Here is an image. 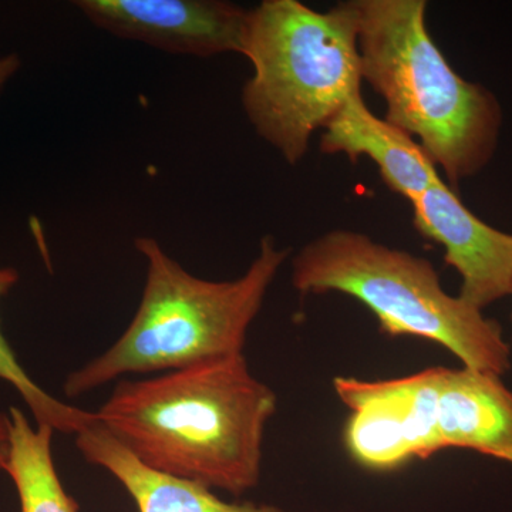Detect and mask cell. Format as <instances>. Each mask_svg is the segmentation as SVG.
Here are the masks:
<instances>
[{
  "label": "cell",
  "instance_id": "obj_7",
  "mask_svg": "<svg viewBox=\"0 0 512 512\" xmlns=\"http://www.w3.org/2000/svg\"><path fill=\"white\" fill-rule=\"evenodd\" d=\"M84 16L111 35L178 55H244L251 9L221 0H80Z\"/></svg>",
  "mask_w": 512,
  "mask_h": 512
},
{
  "label": "cell",
  "instance_id": "obj_9",
  "mask_svg": "<svg viewBox=\"0 0 512 512\" xmlns=\"http://www.w3.org/2000/svg\"><path fill=\"white\" fill-rule=\"evenodd\" d=\"M323 130V154H343L353 164L360 157L370 158L384 185L409 202L441 177L429 154L412 136L370 111L362 90L350 94Z\"/></svg>",
  "mask_w": 512,
  "mask_h": 512
},
{
  "label": "cell",
  "instance_id": "obj_8",
  "mask_svg": "<svg viewBox=\"0 0 512 512\" xmlns=\"http://www.w3.org/2000/svg\"><path fill=\"white\" fill-rule=\"evenodd\" d=\"M410 205L414 227L444 248V261L461 276L463 301L483 311L511 296L512 234L480 220L441 177Z\"/></svg>",
  "mask_w": 512,
  "mask_h": 512
},
{
  "label": "cell",
  "instance_id": "obj_3",
  "mask_svg": "<svg viewBox=\"0 0 512 512\" xmlns=\"http://www.w3.org/2000/svg\"><path fill=\"white\" fill-rule=\"evenodd\" d=\"M136 249L147 262L136 315L109 350L70 373L64 383L69 397L130 373L173 372L242 355L248 330L289 256L266 235L241 278L214 282L188 274L156 239L137 238Z\"/></svg>",
  "mask_w": 512,
  "mask_h": 512
},
{
  "label": "cell",
  "instance_id": "obj_14",
  "mask_svg": "<svg viewBox=\"0 0 512 512\" xmlns=\"http://www.w3.org/2000/svg\"><path fill=\"white\" fill-rule=\"evenodd\" d=\"M20 66H22V60L16 53L0 57V93L19 72Z\"/></svg>",
  "mask_w": 512,
  "mask_h": 512
},
{
  "label": "cell",
  "instance_id": "obj_2",
  "mask_svg": "<svg viewBox=\"0 0 512 512\" xmlns=\"http://www.w3.org/2000/svg\"><path fill=\"white\" fill-rule=\"evenodd\" d=\"M362 82L386 103L384 120L412 136L451 188L497 153L503 106L468 82L431 39L426 0H355Z\"/></svg>",
  "mask_w": 512,
  "mask_h": 512
},
{
  "label": "cell",
  "instance_id": "obj_6",
  "mask_svg": "<svg viewBox=\"0 0 512 512\" xmlns=\"http://www.w3.org/2000/svg\"><path fill=\"white\" fill-rule=\"evenodd\" d=\"M441 367L400 379L365 382L336 377L335 392L349 407L345 441L350 456L372 470H392L410 458L441 450L437 402Z\"/></svg>",
  "mask_w": 512,
  "mask_h": 512
},
{
  "label": "cell",
  "instance_id": "obj_16",
  "mask_svg": "<svg viewBox=\"0 0 512 512\" xmlns=\"http://www.w3.org/2000/svg\"><path fill=\"white\" fill-rule=\"evenodd\" d=\"M511 296H512V293H511ZM511 325H512V312H511Z\"/></svg>",
  "mask_w": 512,
  "mask_h": 512
},
{
  "label": "cell",
  "instance_id": "obj_4",
  "mask_svg": "<svg viewBox=\"0 0 512 512\" xmlns=\"http://www.w3.org/2000/svg\"><path fill=\"white\" fill-rule=\"evenodd\" d=\"M244 56L254 67L242 89L249 123L286 163H301L316 130L362 90L355 0L326 12L264 0L251 9Z\"/></svg>",
  "mask_w": 512,
  "mask_h": 512
},
{
  "label": "cell",
  "instance_id": "obj_10",
  "mask_svg": "<svg viewBox=\"0 0 512 512\" xmlns=\"http://www.w3.org/2000/svg\"><path fill=\"white\" fill-rule=\"evenodd\" d=\"M440 448H467L512 464V392L500 376L441 367Z\"/></svg>",
  "mask_w": 512,
  "mask_h": 512
},
{
  "label": "cell",
  "instance_id": "obj_13",
  "mask_svg": "<svg viewBox=\"0 0 512 512\" xmlns=\"http://www.w3.org/2000/svg\"><path fill=\"white\" fill-rule=\"evenodd\" d=\"M19 281V274L13 268H0V299ZM0 379L12 384L23 402L28 404L36 424L52 427L55 431L77 434L97 421L96 412H86L60 402L52 394L45 392L20 366L18 357L10 348L8 340L0 329Z\"/></svg>",
  "mask_w": 512,
  "mask_h": 512
},
{
  "label": "cell",
  "instance_id": "obj_11",
  "mask_svg": "<svg viewBox=\"0 0 512 512\" xmlns=\"http://www.w3.org/2000/svg\"><path fill=\"white\" fill-rule=\"evenodd\" d=\"M76 446L90 464L119 480L138 512H282L274 505L227 503L207 485L146 466L99 419L76 434Z\"/></svg>",
  "mask_w": 512,
  "mask_h": 512
},
{
  "label": "cell",
  "instance_id": "obj_15",
  "mask_svg": "<svg viewBox=\"0 0 512 512\" xmlns=\"http://www.w3.org/2000/svg\"><path fill=\"white\" fill-rule=\"evenodd\" d=\"M9 448V417L0 410V470L5 471Z\"/></svg>",
  "mask_w": 512,
  "mask_h": 512
},
{
  "label": "cell",
  "instance_id": "obj_5",
  "mask_svg": "<svg viewBox=\"0 0 512 512\" xmlns=\"http://www.w3.org/2000/svg\"><path fill=\"white\" fill-rule=\"evenodd\" d=\"M292 285L302 295L339 292L365 305L389 336L439 343L468 369L503 377L511 346L483 311L451 296L429 259L373 241L362 232L333 229L292 259Z\"/></svg>",
  "mask_w": 512,
  "mask_h": 512
},
{
  "label": "cell",
  "instance_id": "obj_12",
  "mask_svg": "<svg viewBox=\"0 0 512 512\" xmlns=\"http://www.w3.org/2000/svg\"><path fill=\"white\" fill-rule=\"evenodd\" d=\"M8 417L5 471L18 491L20 512H79V504L64 490L53 461L55 430L43 424L33 427L18 407H10Z\"/></svg>",
  "mask_w": 512,
  "mask_h": 512
},
{
  "label": "cell",
  "instance_id": "obj_1",
  "mask_svg": "<svg viewBox=\"0 0 512 512\" xmlns=\"http://www.w3.org/2000/svg\"><path fill=\"white\" fill-rule=\"evenodd\" d=\"M278 399L242 355L146 380H123L97 419L141 463L241 495L261 478Z\"/></svg>",
  "mask_w": 512,
  "mask_h": 512
}]
</instances>
